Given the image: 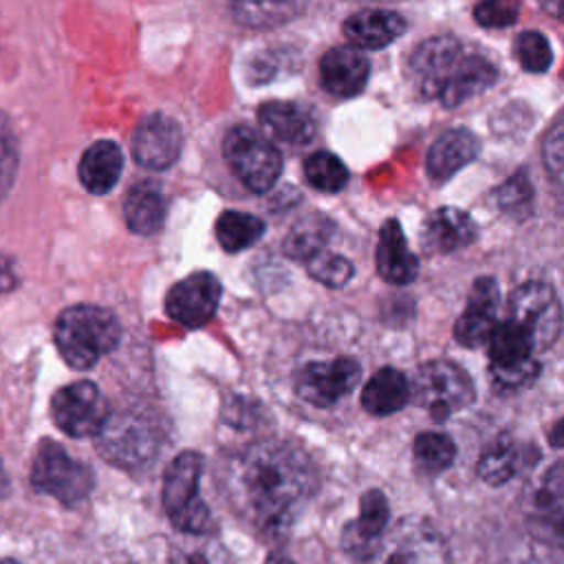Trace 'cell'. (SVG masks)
<instances>
[{
  "label": "cell",
  "instance_id": "obj_1",
  "mask_svg": "<svg viewBox=\"0 0 564 564\" xmlns=\"http://www.w3.org/2000/svg\"><path fill=\"white\" fill-rule=\"evenodd\" d=\"M229 496L262 531H280L315 491V465L289 441H258L238 454L227 474Z\"/></svg>",
  "mask_w": 564,
  "mask_h": 564
},
{
  "label": "cell",
  "instance_id": "obj_2",
  "mask_svg": "<svg viewBox=\"0 0 564 564\" xmlns=\"http://www.w3.org/2000/svg\"><path fill=\"white\" fill-rule=\"evenodd\" d=\"M121 339V326L112 311L77 304L59 313L55 322V344L64 361L77 370L95 366L112 352Z\"/></svg>",
  "mask_w": 564,
  "mask_h": 564
},
{
  "label": "cell",
  "instance_id": "obj_3",
  "mask_svg": "<svg viewBox=\"0 0 564 564\" xmlns=\"http://www.w3.org/2000/svg\"><path fill=\"white\" fill-rule=\"evenodd\" d=\"M200 474L203 456L187 449L167 465L163 476V507L183 535H205L212 527V513L198 494Z\"/></svg>",
  "mask_w": 564,
  "mask_h": 564
},
{
  "label": "cell",
  "instance_id": "obj_4",
  "mask_svg": "<svg viewBox=\"0 0 564 564\" xmlns=\"http://www.w3.org/2000/svg\"><path fill=\"white\" fill-rule=\"evenodd\" d=\"M410 397L436 421H443L467 408L474 401L476 390L469 375L458 364L434 359L416 368L410 383Z\"/></svg>",
  "mask_w": 564,
  "mask_h": 564
},
{
  "label": "cell",
  "instance_id": "obj_5",
  "mask_svg": "<svg viewBox=\"0 0 564 564\" xmlns=\"http://www.w3.org/2000/svg\"><path fill=\"white\" fill-rule=\"evenodd\" d=\"M159 430L156 425L132 410H121L108 414L106 423L97 432L99 454L123 469H134L145 465L159 449Z\"/></svg>",
  "mask_w": 564,
  "mask_h": 564
},
{
  "label": "cell",
  "instance_id": "obj_6",
  "mask_svg": "<svg viewBox=\"0 0 564 564\" xmlns=\"http://www.w3.org/2000/svg\"><path fill=\"white\" fill-rule=\"evenodd\" d=\"M366 564H449V551L427 520L401 518L381 535Z\"/></svg>",
  "mask_w": 564,
  "mask_h": 564
},
{
  "label": "cell",
  "instance_id": "obj_7",
  "mask_svg": "<svg viewBox=\"0 0 564 564\" xmlns=\"http://www.w3.org/2000/svg\"><path fill=\"white\" fill-rule=\"evenodd\" d=\"M31 482L37 491L53 496L62 505L82 502L95 485L93 469L73 458L55 441H42L31 465Z\"/></svg>",
  "mask_w": 564,
  "mask_h": 564
},
{
  "label": "cell",
  "instance_id": "obj_8",
  "mask_svg": "<svg viewBox=\"0 0 564 564\" xmlns=\"http://www.w3.org/2000/svg\"><path fill=\"white\" fill-rule=\"evenodd\" d=\"M225 159L236 172V176L253 192H267L275 185L282 156L278 148L253 128L234 126L223 143Z\"/></svg>",
  "mask_w": 564,
  "mask_h": 564
},
{
  "label": "cell",
  "instance_id": "obj_9",
  "mask_svg": "<svg viewBox=\"0 0 564 564\" xmlns=\"http://www.w3.org/2000/svg\"><path fill=\"white\" fill-rule=\"evenodd\" d=\"M509 319L524 330L533 352L546 350L562 328L560 300L546 282H524L509 295Z\"/></svg>",
  "mask_w": 564,
  "mask_h": 564
},
{
  "label": "cell",
  "instance_id": "obj_10",
  "mask_svg": "<svg viewBox=\"0 0 564 564\" xmlns=\"http://www.w3.org/2000/svg\"><path fill=\"white\" fill-rule=\"evenodd\" d=\"M53 421L62 432L75 438L97 436L108 419V401L90 381H75L59 388L51 401Z\"/></svg>",
  "mask_w": 564,
  "mask_h": 564
},
{
  "label": "cell",
  "instance_id": "obj_11",
  "mask_svg": "<svg viewBox=\"0 0 564 564\" xmlns=\"http://www.w3.org/2000/svg\"><path fill=\"white\" fill-rule=\"evenodd\" d=\"M491 375L502 388H520L538 377V361L533 357V346L524 330L511 319L496 324L489 337Z\"/></svg>",
  "mask_w": 564,
  "mask_h": 564
},
{
  "label": "cell",
  "instance_id": "obj_12",
  "mask_svg": "<svg viewBox=\"0 0 564 564\" xmlns=\"http://www.w3.org/2000/svg\"><path fill=\"white\" fill-rule=\"evenodd\" d=\"M361 368L350 357L311 361L295 375V392L311 405L326 408L346 397L359 381Z\"/></svg>",
  "mask_w": 564,
  "mask_h": 564
},
{
  "label": "cell",
  "instance_id": "obj_13",
  "mask_svg": "<svg viewBox=\"0 0 564 564\" xmlns=\"http://www.w3.org/2000/svg\"><path fill=\"white\" fill-rule=\"evenodd\" d=\"M220 300V282L209 271H196L176 282L167 297L165 311L172 319L183 324L185 328H198L207 324Z\"/></svg>",
  "mask_w": 564,
  "mask_h": 564
},
{
  "label": "cell",
  "instance_id": "obj_14",
  "mask_svg": "<svg viewBox=\"0 0 564 564\" xmlns=\"http://www.w3.org/2000/svg\"><path fill=\"white\" fill-rule=\"evenodd\" d=\"M463 51V44L452 35H434L419 44L410 57V79L416 90L427 99H438Z\"/></svg>",
  "mask_w": 564,
  "mask_h": 564
},
{
  "label": "cell",
  "instance_id": "obj_15",
  "mask_svg": "<svg viewBox=\"0 0 564 564\" xmlns=\"http://www.w3.org/2000/svg\"><path fill=\"white\" fill-rule=\"evenodd\" d=\"M181 148H183L181 126L163 112L143 117L132 137V154L137 163L148 170L170 167L178 159Z\"/></svg>",
  "mask_w": 564,
  "mask_h": 564
},
{
  "label": "cell",
  "instance_id": "obj_16",
  "mask_svg": "<svg viewBox=\"0 0 564 564\" xmlns=\"http://www.w3.org/2000/svg\"><path fill=\"white\" fill-rule=\"evenodd\" d=\"M498 286L491 278H478L469 291L465 311L454 324V337L465 348H478L489 341L496 328Z\"/></svg>",
  "mask_w": 564,
  "mask_h": 564
},
{
  "label": "cell",
  "instance_id": "obj_17",
  "mask_svg": "<svg viewBox=\"0 0 564 564\" xmlns=\"http://www.w3.org/2000/svg\"><path fill=\"white\" fill-rule=\"evenodd\" d=\"M388 527V500L379 489H370L361 496L359 516L344 529L341 542L350 557L368 560Z\"/></svg>",
  "mask_w": 564,
  "mask_h": 564
},
{
  "label": "cell",
  "instance_id": "obj_18",
  "mask_svg": "<svg viewBox=\"0 0 564 564\" xmlns=\"http://www.w3.org/2000/svg\"><path fill=\"white\" fill-rule=\"evenodd\" d=\"M368 59L352 46H335L319 59L322 86L337 97L357 95L368 82Z\"/></svg>",
  "mask_w": 564,
  "mask_h": 564
},
{
  "label": "cell",
  "instance_id": "obj_19",
  "mask_svg": "<svg viewBox=\"0 0 564 564\" xmlns=\"http://www.w3.org/2000/svg\"><path fill=\"white\" fill-rule=\"evenodd\" d=\"M474 238L476 223L458 207L434 209L421 229V242L430 253H452L467 247Z\"/></svg>",
  "mask_w": 564,
  "mask_h": 564
},
{
  "label": "cell",
  "instance_id": "obj_20",
  "mask_svg": "<svg viewBox=\"0 0 564 564\" xmlns=\"http://www.w3.org/2000/svg\"><path fill=\"white\" fill-rule=\"evenodd\" d=\"M405 29V20L388 9H361L346 18L344 35L352 48H383Z\"/></svg>",
  "mask_w": 564,
  "mask_h": 564
},
{
  "label": "cell",
  "instance_id": "obj_21",
  "mask_svg": "<svg viewBox=\"0 0 564 564\" xmlns=\"http://www.w3.org/2000/svg\"><path fill=\"white\" fill-rule=\"evenodd\" d=\"M377 271L379 275L397 286L410 284L419 273V260L410 251L399 220H386L379 231L377 245Z\"/></svg>",
  "mask_w": 564,
  "mask_h": 564
},
{
  "label": "cell",
  "instance_id": "obj_22",
  "mask_svg": "<svg viewBox=\"0 0 564 564\" xmlns=\"http://www.w3.org/2000/svg\"><path fill=\"white\" fill-rule=\"evenodd\" d=\"M496 77H498V70L485 55L474 51H463L456 68L452 70L445 88L438 95V101L447 108L460 106L463 101L471 99L474 95L491 86Z\"/></svg>",
  "mask_w": 564,
  "mask_h": 564
},
{
  "label": "cell",
  "instance_id": "obj_23",
  "mask_svg": "<svg viewBox=\"0 0 564 564\" xmlns=\"http://www.w3.org/2000/svg\"><path fill=\"white\" fill-rule=\"evenodd\" d=\"M258 119L269 137L282 143L302 145L308 143L315 134L313 115L304 106L293 101H267L260 106Z\"/></svg>",
  "mask_w": 564,
  "mask_h": 564
},
{
  "label": "cell",
  "instance_id": "obj_24",
  "mask_svg": "<svg viewBox=\"0 0 564 564\" xmlns=\"http://www.w3.org/2000/svg\"><path fill=\"white\" fill-rule=\"evenodd\" d=\"M478 139L465 128H452L443 132L427 152V174L441 183L452 178L460 167L478 156Z\"/></svg>",
  "mask_w": 564,
  "mask_h": 564
},
{
  "label": "cell",
  "instance_id": "obj_25",
  "mask_svg": "<svg viewBox=\"0 0 564 564\" xmlns=\"http://www.w3.org/2000/svg\"><path fill=\"white\" fill-rule=\"evenodd\" d=\"M123 170V154L115 141H95L79 161V181L90 194H108Z\"/></svg>",
  "mask_w": 564,
  "mask_h": 564
},
{
  "label": "cell",
  "instance_id": "obj_26",
  "mask_svg": "<svg viewBox=\"0 0 564 564\" xmlns=\"http://www.w3.org/2000/svg\"><path fill=\"white\" fill-rule=\"evenodd\" d=\"M527 516L531 524H540L546 538L562 535V465L555 463L542 480L531 489Z\"/></svg>",
  "mask_w": 564,
  "mask_h": 564
},
{
  "label": "cell",
  "instance_id": "obj_27",
  "mask_svg": "<svg viewBox=\"0 0 564 564\" xmlns=\"http://www.w3.org/2000/svg\"><path fill=\"white\" fill-rule=\"evenodd\" d=\"M123 218L134 234H154L165 218V196L161 187L152 181L132 185L123 200Z\"/></svg>",
  "mask_w": 564,
  "mask_h": 564
},
{
  "label": "cell",
  "instance_id": "obj_28",
  "mask_svg": "<svg viewBox=\"0 0 564 564\" xmlns=\"http://www.w3.org/2000/svg\"><path fill=\"white\" fill-rule=\"evenodd\" d=\"M410 399V383L397 368L377 370L361 390V405L375 416L399 412Z\"/></svg>",
  "mask_w": 564,
  "mask_h": 564
},
{
  "label": "cell",
  "instance_id": "obj_29",
  "mask_svg": "<svg viewBox=\"0 0 564 564\" xmlns=\"http://www.w3.org/2000/svg\"><path fill=\"white\" fill-rule=\"evenodd\" d=\"M330 234H333V223L324 214L311 212V214L302 216L291 227V231L286 234L282 247H284L286 256L306 262L315 253L324 251Z\"/></svg>",
  "mask_w": 564,
  "mask_h": 564
},
{
  "label": "cell",
  "instance_id": "obj_30",
  "mask_svg": "<svg viewBox=\"0 0 564 564\" xmlns=\"http://www.w3.org/2000/svg\"><path fill=\"white\" fill-rule=\"evenodd\" d=\"M264 234V223L258 216L245 214V212H223L216 220V240L218 245L229 251H242L251 245H256Z\"/></svg>",
  "mask_w": 564,
  "mask_h": 564
},
{
  "label": "cell",
  "instance_id": "obj_31",
  "mask_svg": "<svg viewBox=\"0 0 564 564\" xmlns=\"http://www.w3.org/2000/svg\"><path fill=\"white\" fill-rule=\"evenodd\" d=\"M524 463V449L513 441H496L482 452L476 471L489 485L507 482Z\"/></svg>",
  "mask_w": 564,
  "mask_h": 564
},
{
  "label": "cell",
  "instance_id": "obj_32",
  "mask_svg": "<svg viewBox=\"0 0 564 564\" xmlns=\"http://www.w3.org/2000/svg\"><path fill=\"white\" fill-rule=\"evenodd\" d=\"M170 564H231V557L225 546L214 538L205 535H185L183 540L170 546Z\"/></svg>",
  "mask_w": 564,
  "mask_h": 564
},
{
  "label": "cell",
  "instance_id": "obj_33",
  "mask_svg": "<svg viewBox=\"0 0 564 564\" xmlns=\"http://www.w3.org/2000/svg\"><path fill=\"white\" fill-rule=\"evenodd\" d=\"M304 174L313 187L328 192V194L344 189L348 183L346 165L341 163L339 156H335L333 152H326V150H319V152H313L306 156Z\"/></svg>",
  "mask_w": 564,
  "mask_h": 564
},
{
  "label": "cell",
  "instance_id": "obj_34",
  "mask_svg": "<svg viewBox=\"0 0 564 564\" xmlns=\"http://www.w3.org/2000/svg\"><path fill=\"white\" fill-rule=\"evenodd\" d=\"M456 445L443 432H423L414 438V460L425 474H438L454 463Z\"/></svg>",
  "mask_w": 564,
  "mask_h": 564
},
{
  "label": "cell",
  "instance_id": "obj_35",
  "mask_svg": "<svg viewBox=\"0 0 564 564\" xmlns=\"http://www.w3.org/2000/svg\"><path fill=\"white\" fill-rule=\"evenodd\" d=\"M306 271L317 282L339 289L352 278V262L339 253H330L324 249L306 260Z\"/></svg>",
  "mask_w": 564,
  "mask_h": 564
},
{
  "label": "cell",
  "instance_id": "obj_36",
  "mask_svg": "<svg viewBox=\"0 0 564 564\" xmlns=\"http://www.w3.org/2000/svg\"><path fill=\"white\" fill-rule=\"evenodd\" d=\"M516 57L520 66L529 73H544L553 62L551 44L540 31H524L518 35Z\"/></svg>",
  "mask_w": 564,
  "mask_h": 564
},
{
  "label": "cell",
  "instance_id": "obj_37",
  "mask_svg": "<svg viewBox=\"0 0 564 564\" xmlns=\"http://www.w3.org/2000/svg\"><path fill=\"white\" fill-rule=\"evenodd\" d=\"M15 170H18L15 134L9 121L4 119V115L0 112V198H4V194L11 189Z\"/></svg>",
  "mask_w": 564,
  "mask_h": 564
},
{
  "label": "cell",
  "instance_id": "obj_38",
  "mask_svg": "<svg viewBox=\"0 0 564 564\" xmlns=\"http://www.w3.org/2000/svg\"><path fill=\"white\" fill-rule=\"evenodd\" d=\"M474 18L482 26H507L513 24L518 18V4L509 0H494V2H480L474 9Z\"/></svg>",
  "mask_w": 564,
  "mask_h": 564
},
{
  "label": "cell",
  "instance_id": "obj_39",
  "mask_svg": "<svg viewBox=\"0 0 564 564\" xmlns=\"http://www.w3.org/2000/svg\"><path fill=\"white\" fill-rule=\"evenodd\" d=\"M562 123L555 121L549 134L544 137V163L551 170L553 178H560L562 172Z\"/></svg>",
  "mask_w": 564,
  "mask_h": 564
},
{
  "label": "cell",
  "instance_id": "obj_40",
  "mask_svg": "<svg viewBox=\"0 0 564 564\" xmlns=\"http://www.w3.org/2000/svg\"><path fill=\"white\" fill-rule=\"evenodd\" d=\"M9 494V476L0 463V498H4Z\"/></svg>",
  "mask_w": 564,
  "mask_h": 564
},
{
  "label": "cell",
  "instance_id": "obj_41",
  "mask_svg": "<svg viewBox=\"0 0 564 564\" xmlns=\"http://www.w3.org/2000/svg\"><path fill=\"white\" fill-rule=\"evenodd\" d=\"M264 564H293L289 557H282V555H271Z\"/></svg>",
  "mask_w": 564,
  "mask_h": 564
},
{
  "label": "cell",
  "instance_id": "obj_42",
  "mask_svg": "<svg viewBox=\"0 0 564 564\" xmlns=\"http://www.w3.org/2000/svg\"><path fill=\"white\" fill-rule=\"evenodd\" d=\"M0 564H20V562H18V560H13V557H2V560H0Z\"/></svg>",
  "mask_w": 564,
  "mask_h": 564
}]
</instances>
